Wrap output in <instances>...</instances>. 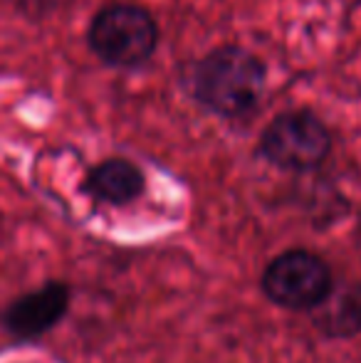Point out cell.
I'll return each mask as SVG.
<instances>
[{
    "instance_id": "6",
    "label": "cell",
    "mask_w": 361,
    "mask_h": 363,
    "mask_svg": "<svg viewBox=\"0 0 361 363\" xmlns=\"http://www.w3.org/2000/svg\"><path fill=\"white\" fill-rule=\"evenodd\" d=\"M82 188L94 201L119 208L141 198V193L146 191V176L129 158H104L94 168H89Z\"/></svg>"
},
{
    "instance_id": "1",
    "label": "cell",
    "mask_w": 361,
    "mask_h": 363,
    "mask_svg": "<svg viewBox=\"0 0 361 363\" xmlns=\"http://www.w3.org/2000/svg\"><path fill=\"white\" fill-rule=\"evenodd\" d=\"M186 94L211 114L228 121L250 119L262 104L267 67L240 45H221L193 60L181 72Z\"/></svg>"
},
{
    "instance_id": "3",
    "label": "cell",
    "mask_w": 361,
    "mask_h": 363,
    "mask_svg": "<svg viewBox=\"0 0 361 363\" xmlns=\"http://www.w3.org/2000/svg\"><path fill=\"white\" fill-rule=\"evenodd\" d=\"M257 151L282 171H314L332 153V131L314 111L289 109L265 126Z\"/></svg>"
},
{
    "instance_id": "4",
    "label": "cell",
    "mask_w": 361,
    "mask_h": 363,
    "mask_svg": "<svg viewBox=\"0 0 361 363\" xmlns=\"http://www.w3.org/2000/svg\"><path fill=\"white\" fill-rule=\"evenodd\" d=\"M262 289L277 306L307 311L332 294V272L317 255L307 250H289L267 264Z\"/></svg>"
},
{
    "instance_id": "5",
    "label": "cell",
    "mask_w": 361,
    "mask_h": 363,
    "mask_svg": "<svg viewBox=\"0 0 361 363\" xmlns=\"http://www.w3.org/2000/svg\"><path fill=\"white\" fill-rule=\"evenodd\" d=\"M70 291L65 284H45L10 304L8 314H5V326L20 339H35L52 329L65 316Z\"/></svg>"
},
{
    "instance_id": "2",
    "label": "cell",
    "mask_w": 361,
    "mask_h": 363,
    "mask_svg": "<svg viewBox=\"0 0 361 363\" xmlns=\"http://www.w3.org/2000/svg\"><path fill=\"white\" fill-rule=\"evenodd\" d=\"M161 30L146 8L134 3H109L94 13L87 30L89 50L116 69H136L154 57Z\"/></svg>"
}]
</instances>
